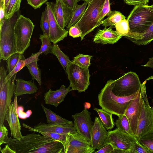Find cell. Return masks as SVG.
<instances>
[{
  "mask_svg": "<svg viewBox=\"0 0 153 153\" xmlns=\"http://www.w3.org/2000/svg\"><path fill=\"white\" fill-rule=\"evenodd\" d=\"M112 81L110 79L107 81L98 94L99 104L105 111L119 117L124 114L127 108L140 90L129 96H117L112 91Z\"/></svg>",
  "mask_w": 153,
  "mask_h": 153,
  "instance_id": "6da1fadb",
  "label": "cell"
},
{
  "mask_svg": "<svg viewBox=\"0 0 153 153\" xmlns=\"http://www.w3.org/2000/svg\"><path fill=\"white\" fill-rule=\"evenodd\" d=\"M127 19L130 31L126 38L144 33L153 23V4L135 5Z\"/></svg>",
  "mask_w": 153,
  "mask_h": 153,
  "instance_id": "7a4b0ae2",
  "label": "cell"
},
{
  "mask_svg": "<svg viewBox=\"0 0 153 153\" xmlns=\"http://www.w3.org/2000/svg\"><path fill=\"white\" fill-rule=\"evenodd\" d=\"M20 10L10 18L5 19L0 25V59L6 60L17 52L14 34L16 22L21 15Z\"/></svg>",
  "mask_w": 153,
  "mask_h": 153,
  "instance_id": "3957f363",
  "label": "cell"
},
{
  "mask_svg": "<svg viewBox=\"0 0 153 153\" xmlns=\"http://www.w3.org/2000/svg\"><path fill=\"white\" fill-rule=\"evenodd\" d=\"M106 0H91L79 20L76 24L82 34V41L84 37L101 24L99 22L100 15Z\"/></svg>",
  "mask_w": 153,
  "mask_h": 153,
  "instance_id": "277c9868",
  "label": "cell"
},
{
  "mask_svg": "<svg viewBox=\"0 0 153 153\" xmlns=\"http://www.w3.org/2000/svg\"><path fill=\"white\" fill-rule=\"evenodd\" d=\"M54 140L33 132L23 136L19 139L8 137L7 144L16 153H31L44 144Z\"/></svg>",
  "mask_w": 153,
  "mask_h": 153,
  "instance_id": "5b68a950",
  "label": "cell"
},
{
  "mask_svg": "<svg viewBox=\"0 0 153 153\" xmlns=\"http://www.w3.org/2000/svg\"><path fill=\"white\" fill-rule=\"evenodd\" d=\"M16 74L7 79V71L3 66L0 68V126L4 125L5 114L11 103L16 86Z\"/></svg>",
  "mask_w": 153,
  "mask_h": 153,
  "instance_id": "8992f818",
  "label": "cell"
},
{
  "mask_svg": "<svg viewBox=\"0 0 153 153\" xmlns=\"http://www.w3.org/2000/svg\"><path fill=\"white\" fill-rule=\"evenodd\" d=\"M141 83L138 75L130 71L116 80H112V91L116 95L128 97L137 92L140 89Z\"/></svg>",
  "mask_w": 153,
  "mask_h": 153,
  "instance_id": "52a82bcc",
  "label": "cell"
},
{
  "mask_svg": "<svg viewBox=\"0 0 153 153\" xmlns=\"http://www.w3.org/2000/svg\"><path fill=\"white\" fill-rule=\"evenodd\" d=\"M34 27L29 18L21 15L18 18L14 27L17 52L24 53L29 46Z\"/></svg>",
  "mask_w": 153,
  "mask_h": 153,
  "instance_id": "ba28073f",
  "label": "cell"
},
{
  "mask_svg": "<svg viewBox=\"0 0 153 153\" xmlns=\"http://www.w3.org/2000/svg\"><path fill=\"white\" fill-rule=\"evenodd\" d=\"M65 71L70 81L68 87L79 92H85L90 84V75L88 69L81 67L71 61Z\"/></svg>",
  "mask_w": 153,
  "mask_h": 153,
  "instance_id": "9c48e42d",
  "label": "cell"
},
{
  "mask_svg": "<svg viewBox=\"0 0 153 153\" xmlns=\"http://www.w3.org/2000/svg\"><path fill=\"white\" fill-rule=\"evenodd\" d=\"M152 134H153V107L148 105L143 99L135 137L138 140L144 136Z\"/></svg>",
  "mask_w": 153,
  "mask_h": 153,
  "instance_id": "30bf717a",
  "label": "cell"
},
{
  "mask_svg": "<svg viewBox=\"0 0 153 153\" xmlns=\"http://www.w3.org/2000/svg\"><path fill=\"white\" fill-rule=\"evenodd\" d=\"M74 126L76 132L85 139L91 143V133L93 125L91 114L85 108L81 112L72 115Z\"/></svg>",
  "mask_w": 153,
  "mask_h": 153,
  "instance_id": "8fae6325",
  "label": "cell"
},
{
  "mask_svg": "<svg viewBox=\"0 0 153 153\" xmlns=\"http://www.w3.org/2000/svg\"><path fill=\"white\" fill-rule=\"evenodd\" d=\"M45 4L49 21V38L53 44H57L67 36L68 31L62 28L57 21L55 13V3L47 2Z\"/></svg>",
  "mask_w": 153,
  "mask_h": 153,
  "instance_id": "7c38bea8",
  "label": "cell"
},
{
  "mask_svg": "<svg viewBox=\"0 0 153 153\" xmlns=\"http://www.w3.org/2000/svg\"><path fill=\"white\" fill-rule=\"evenodd\" d=\"M137 141L135 136L117 128L113 130L108 131L106 144H111L114 149L129 150Z\"/></svg>",
  "mask_w": 153,
  "mask_h": 153,
  "instance_id": "4fadbf2b",
  "label": "cell"
},
{
  "mask_svg": "<svg viewBox=\"0 0 153 153\" xmlns=\"http://www.w3.org/2000/svg\"><path fill=\"white\" fill-rule=\"evenodd\" d=\"M68 138L65 153H92L95 152L91 143L76 132L68 134Z\"/></svg>",
  "mask_w": 153,
  "mask_h": 153,
  "instance_id": "5bb4252c",
  "label": "cell"
},
{
  "mask_svg": "<svg viewBox=\"0 0 153 153\" xmlns=\"http://www.w3.org/2000/svg\"><path fill=\"white\" fill-rule=\"evenodd\" d=\"M143 100L140 89L136 97L127 108L124 114L128 120L132 131L135 137Z\"/></svg>",
  "mask_w": 153,
  "mask_h": 153,
  "instance_id": "9a60e30c",
  "label": "cell"
},
{
  "mask_svg": "<svg viewBox=\"0 0 153 153\" xmlns=\"http://www.w3.org/2000/svg\"><path fill=\"white\" fill-rule=\"evenodd\" d=\"M108 131L99 117H96L91 133V144L94 149L99 150L106 145Z\"/></svg>",
  "mask_w": 153,
  "mask_h": 153,
  "instance_id": "2e32d148",
  "label": "cell"
},
{
  "mask_svg": "<svg viewBox=\"0 0 153 153\" xmlns=\"http://www.w3.org/2000/svg\"><path fill=\"white\" fill-rule=\"evenodd\" d=\"M4 119L8 124L11 137L13 136V138L18 139L22 138L23 136L21 132V126L13 102L11 103L9 107Z\"/></svg>",
  "mask_w": 153,
  "mask_h": 153,
  "instance_id": "e0dca14e",
  "label": "cell"
},
{
  "mask_svg": "<svg viewBox=\"0 0 153 153\" xmlns=\"http://www.w3.org/2000/svg\"><path fill=\"white\" fill-rule=\"evenodd\" d=\"M73 11L62 0H56V16L59 25L62 28L64 29L68 24L71 18Z\"/></svg>",
  "mask_w": 153,
  "mask_h": 153,
  "instance_id": "ac0fdd59",
  "label": "cell"
},
{
  "mask_svg": "<svg viewBox=\"0 0 153 153\" xmlns=\"http://www.w3.org/2000/svg\"><path fill=\"white\" fill-rule=\"evenodd\" d=\"M72 91L71 88H66L64 85H62L59 89L56 91H53L50 89L44 94L45 103L53 105L56 107L64 100L67 94Z\"/></svg>",
  "mask_w": 153,
  "mask_h": 153,
  "instance_id": "d6986e66",
  "label": "cell"
},
{
  "mask_svg": "<svg viewBox=\"0 0 153 153\" xmlns=\"http://www.w3.org/2000/svg\"><path fill=\"white\" fill-rule=\"evenodd\" d=\"M113 26H110L107 28L105 27L103 30L99 29L93 39L95 43L102 44H114L116 43L122 36L118 34L116 31L112 29Z\"/></svg>",
  "mask_w": 153,
  "mask_h": 153,
  "instance_id": "ffe728a7",
  "label": "cell"
},
{
  "mask_svg": "<svg viewBox=\"0 0 153 153\" xmlns=\"http://www.w3.org/2000/svg\"><path fill=\"white\" fill-rule=\"evenodd\" d=\"M39 131H48L61 134H67L69 133L76 132L74 123L68 126H62L51 123L46 124L40 123L34 128Z\"/></svg>",
  "mask_w": 153,
  "mask_h": 153,
  "instance_id": "44dd1931",
  "label": "cell"
},
{
  "mask_svg": "<svg viewBox=\"0 0 153 153\" xmlns=\"http://www.w3.org/2000/svg\"><path fill=\"white\" fill-rule=\"evenodd\" d=\"M16 84L14 95L19 96L24 94H32L36 93L38 88L34 82L31 80L25 81L18 78L16 79Z\"/></svg>",
  "mask_w": 153,
  "mask_h": 153,
  "instance_id": "7402d4cb",
  "label": "cell"
},
{
  "mask_svg": "<svg viewBox=\"0 0 153 153\" xmlns=\"http://www.w3.org/2000/svg\"><path fill=\"white\" fill-rule=\"evenodd\" d=\"M31 153H65L64 147L60 142L54 140L44 144Z\"/></svg>",
  "mask_w": 153,
  "mask_h": 153,
  "instance_id": "603a6c76",
  "label": "cell"
},
{
  "mask_svg": "<svg viewBox=\"0 0 153 153\" xmlns=\"http://www.w3.org/2000/svg\"><path fill=\"white\" fill-rule=\"evenodd\" d=\"M22 125L23 127L28 129L29 131L38 132L45 137L60 142L63 145L65 150L68 138V134H61L51 132L42 131L37 130L25 123H23Z\"/></svg>",
  "mask_w": 153,
  "mask_h": 153,
  "instance_id": "cb8c5ba5",
  "label": "cell"
},
{
  "mask_svg": "<svg viewBox=\"0 0 153 153\" xmlns=\"http://www.w3.org/2000/svg\"><path fill=\"white\" fill-rule=\"evenodd\" d=\"M43 110L46 117L48 123H51L62 126H68L73 124V122L64 118L52 111L49 108L41 104Z\"/></svg>",
  "mask_w": 153,
  "mask_h": 153,
  "instance_id": "d4e9b609",
  "label": "cell"
},
{
  "mask_svg": "<svg viewBox=\"0 0 153 153\" xmlns=\"http://www.w3.org/2000/svg\"><path fill=\"white\" fill-rule=\"evenodd\" d=\"M127 39L138 45L148 44L153 40V23L144 33L133 36Z\"/></svg>",
  "mask_w": 153,
  "mask_h": 153,
  "instance_id": "484cf974",
  "label": "cell"
},
{
  "mask_svg": "<svg viewBox=\"0 0 153 153\" xmlns=\"http://www.w3.org/2000/svg\"><path fill=\"white\" fill-rule=\"evenodd\" d=\"M94 110L97 112L102 124L107 130L112 129L115 125L114 119L112 117V114L104 109L94 108Z\"/></svg>",
  "mask_w": 153,
  "mask_h": 153,
  "instance_id": "4316f807",
  "label": "cell"
},
{
  "mask_svg": "<svg viewBox=\"0 0 153 153\" xmlns=\"http://www.w3.org/2000/svg\"><path fill=\"white\" fill-rule=\"evenodd\" d=\"M88 3L84 2L81 5L77 4L73 10L71 20L67 26V30H68L72 26L76 24L80 19L88 5Z\"/></svg>",
  "mask_w": 153,
  "mask_h": 153,
  "instance_id": "83f0119b",
  "label": "cell"
},
{
  "mask_svg": "<svg viewBox=\"0 0 153 153\" xmlns=\"http://www.w3.org/2000/svg\"><path fill=\"white\" fill-rule=\"evenodd\" d=\"M107 17L102 21V25L105 27L108 26H114L122 20L126 19V17L120 12L116 10L111 11Z\"/></svg>",
  "mask_w": 153,
  "mask_h": 153,
  "instance_id": "f1b7e54d",
  "label": "cell"
},
{
  "mask_svg": "<svg viewBox=\"0 0 153 153\" xmlns=\"http://www.w3.org/2000/svg\"><path fill=\"white\" fill-rule=\"evenodd\" d=\"M50 53L56 56L63 68L65 71L68 65L71 61L68 56L61 50L57 44H53Z\"/></svg>",
  "mask_w": 153,
  "mask_h": 153,
  "instance_id": "f546056e",
  "label": "cell"
},
{
  "mask_svg": "<svg viewBox=\"0 0 153 153\" xmlns=\"http://www.w3.org/2000/svg\"><path fill=\"white\" fill-rule=\"evenodd\" d=\"M115 124L117 128L122 131L134 136L132 131L128 120L124 114L118 117V119L115 121Z\"/></svg>",
  "mask_w": 153,
  "mask_h": 153,
  "instance_id": "4dcf8cb0",
  "label": "cell"
},
{
  "mask_svg": "<svg viewBox=\"0 0 153 153\" xmlns=\"http://www.w3.org/2000/svg\"><path fill=\"white\" fill-rule=\"evenodd\" d=\"M37 60L33 61L27 64L29 73L32 77L33 79H35L39 85L42 84L41 71L37 64Z\"/></svg>",
  "mask_w": 153,
  "mask_h": 153,
  "instance_id": "1f68e13d",
  "label": "cell"
},
{
  "mask_svg": "<svg viewBox=\"0 0 153 153\" xmlns=\"http://www.w3.org/2000/svg\"><path fill=\"white\" fill-rule=\"evenodd\" d=\"M22 0H10L7 6L4 9L5 19L10 18L16 12L19 10Z\"/></svg>",
  "mask_w": 153,
  "mask_h": 153,
  "instance_id": "d6a6232c",
  "label": "cell"
},
{
  "mask_svg": "<svg viewBox=\"0 0 153 153\" xmlns=\"http://www.w3.org/2000/svg\"><path fill=\"white\" fill-rule=\"evenodd\" d=\"M92 57V56L79 53L74 57L72 62L81 67L88 69L90 65V60Z\"/></svg>",
  "mask_w": 153,
  "mask_h": 153,
  "instance_id": "836d02e7",
  "label": "cell"
},
{
  "mask_svg": "<svg viewBox=\"0 0 153 153\" xmlns=\"http://www.w3.org/2000/svg\"><path fill=\"white\" fill-rule=\"evenodd\" d=\"M39 38L42 44L41 48L38 52L40 55L43 53L45 55L48 54L52 47L49 36L45 34H41L39 35Z\"/></svg>",
  "mask_w": 153,
  "mask_h": 153,
  "instance_id": "e575fe53",
  "label": "cell"
},
{
  "mask_svg": "<svg viewBox=\"0 0 153 153\" xmlns=\"http://www.w3.org/2000/svg\"><path fill=\"white\" fill-rule=\"evenodd\" d=\"M24 53L16 52L10 56L6 60L7 72L10 74L13 70Z\"/></svg>",
  "mask_w": 153,
  "mask_h": 153,
  "instance_id": "d590c367",
  "label": "cell"
},
{
  "mask_svg": "<svg viewBox=\"0 0 153 153\" xmlns=\"http://www.w3.org/2000/svg\"><path fill=\"white\" fill-rule=\"evenodd\" d=\"M40 26L43 32V34L46 35L49 37L50 27L47 6L42 14Z\"/></svg>",
  "mask_w": 153,
  "mask_h": 153,
  "instance_id": "8d00e7d4",
  "label": "cell"
},
{
  "mask_svg": "<svg viewBox=\"0 0 153 153\" xmlns=\"http://www.w3.org/2000/svg\"><path fill=\"white\" fill-rule=\"evenodd\" d=\"M116 31L120 35L126 36L130 31L129 24L127 19L122 20L114 25Z\"/></svg>",
  "mask_w": 153,
  "mask_h": 153,
  "instance_id": "74e56055",
  "label": "cell"
},
{
  "mask_svg": "<svg viewBox=\"0 0 153 153\" xmlns=\"http://www.w3.org/2000/svg\"><path fill=\"white\" fill-rule=\"evenodd\" d=\"M141 144L153 153V134L144 136L138 140Z\"/></svg>",
  "mask_w": 153,
  "mask_h": 153,
  "instance_id": "f35d334b",
  "label": "cell"
},
{
  "mask_svg": "<svg viewBox=\"0 0 153 153\" xmlns=\"http://www.w3.org/2000/svg\"><path fill=\"white\" fill-rule=\"evenodd\" d=\"M25 59L23 54L13 71L7 75L6 78L7 79H10L13 75L16 74L18 72L22 69L24 67L26 66V63L25 61Z\"/></svg>",
  "mask_w": 153,
  "mask_h": 153,
  "instance_id": "ab89813d",
  "label": "cell"
},
{
  "mask_svg": "<svg viewBox=\"0 0 153 153\" xmlns=\"http://www.w3.org/2000/svg\"><path fill=\"white\" fill-rule=\"evenodd\" d=\"M130 153H151L146 147L140 143L138 141L129 150Z\"/></svg>",
  "mask_w": 153,
  "mask_h": 153,
  "instance_id": "60d3db41",
  "label": "cell"
},
{
  "mask_svg": "<svg viewBox=\"0 0 153 153\" xmlns=\"http://www.w3.org/2000/svg\"><path fill=\"white\" fill-rule=\"evenodd\" d=\"M109 0H106L101 10L99 19V22L102 24V21L104 20V17L108 16L111 12Z\"/></svg>",
  "mask_w": 153,
  "mask_h": 153,
  "instance_id": "b9f144b4",
  "label": "cell"
},
{
  "mask_svg": "<svg viewBox=\"0 0 153 153\" xmlns=\"http://www.w3.org/2000/svg\"><path fill=\"white\" fill-rule=\"evenodd\" d=\"M68 33L69 35L74 38L81 37L82 34L81 30L76 24L70 27L69 29Z\"/></svg>",
  "mask_w": 153,
  "mask_h": 153,
  "instance_id": "7bdbcfd3",
  "label": "cell"
},
{
  "mask_svg": "<svg viewBox=\"0 0 153 153\" xmlns=\"http://www.w3.org/2000/svg\"><path fill=\"white\" fill-rule=\"evenodd\" d=\"M8 131L4 126H0V146L3 144H7Z\"/></svg>",
  "mask_w": 153,
  "mask_h": 153,
  "instance_id": "ee69618b",
  "label": "cell"
},
{
  "mask_svg": "<svg viewBox=\"0 0 153 153\" xmlns=\"http://www.w3.org/2000/svg\"><path fill=\"white\" fill-rule=\"evenodd\" d=\"M19 117L21 119H25L29 117L32 114L31 110H28L26 112L24 111V107L22 106H19L18 107L16 111Z\"/></svg>",
  "mask_w": 153,
  "mask_h": 153,
  "instance_id": "f6af8a7d",
  "label": "cell"
},
{
  "mask_svg": "<svg viewBox=\"0 0 153 153\" xmlns=\"http://www.w3.org/2000/svg\"><path fill=\"white\" fill-rule=\"evenodd\" d=\"M48 0H27V3L35 9L40 8L44 4H45Z\"/></svg>",
  "mask_w": 153,
  "mask_h": 153,
  "instance_id": "bcb514c9",
  "label": "cell"
},
{
  "mask_svg": "<svg viewBox=\"0 0 153 153\" xmlns=\"http://www.w3.org/2000/svg\"><path fill=\"white\" fill-rule=\"evenodd\" d=\"M124 2L129 5H136L139 4L147 5L149 0H123Z\"/></svg>",
  "mask_w": 153,
  "mask_h": 153,
  "instance_id": "7dc6e473",
  "label": "cell"
},
{
  "mask_svg": "<svg viewBox=\"0 0 153 153\" xmlns=\"http://www.w3.org/2000/svg\"><path fill=\"white\" fill-rule=\"evenodd\" d=\"M113 146L110 143H108L99 149L94 152L95 153H112L114 150Z\"/></svg>",
  "mask_w": 153,
  "mask_h": 153,
  "instance_id": "c3c4849f",
  "label": "cell"
},
{
  "mask_svg": "<svg viewBox=\"0 0 153 153\" xmlns=\"http://www.w3.org/2000/svg\"><path fill=\"white\" fill-rule=\"evenodd\" d=\"M146 81L145 80L141 84L140 92L142 97L145 102L148 105L150 106L148 101V100L146 93Z\"/></svg>",
  "mask_w": 153,
  "mask_h": 153,
  "instance_id": "681fc988",
  "label": "cell"
},
{
  "mask_svg": "<svg viewBox=\"0 0 153 153\" xmlns=\"http://www.w3.org/2000/svg\"><path fill=\"white\" fill-rule=\"evenodd\" d=\"M64 3L68 7L73 10L78 4V3L81 0H62Z\"/></svg>",
  "mask_w": 153,
  "mask_h": 153,
  "instance_id": "f907efd6",
  "label": "cell"
},
{
  "mask_svg": "<svg viewBox=\"0 0 153 153\" xmlns=\"http://www.w3.org/2000/svg\"><path fill=\"white\" fill-rule=\"evenodd\" d=\"M5 19L4 3L0 2V25L2 24Z\"/></svg>",
  "mask_w": 153,
  "mask_h": 153,
  "instance_id": "816d5d0a",
  "label": "cell"
},
{
  "mask_svg": "<svg viewBox=\"0 0 153 153\" xmlns=\"http://www.w3.org/2000/svg\"><path fill=\"white\" fill-rule=\"evenodd\" d=\"M2 153H16V152L12 149L8 144L5 146L4 147L0 150Z\"/></svg>",
  "mask_w": 153,
  "mask_h": 153,
  "instance_id": "f5cc1de1",
  "label": "cell"
},
{
  "mask_svg": "<svg viewBox=\"0 0 153 153\" xmlns=\"http://www.w3.org/2000/svg\"><path fill=\"white\" fill-rule=\"evenodd\" d=\"M141 66L144 67L153 68V57L149 58L148 61L146 64Z\"/></svg>",
  "mask_w": 153,
  "mask_h": 153,
  "instance_id": "db71d44e",
  "label": "cell"
},
{
  "mask_svg": "<svg viewBox=\"0 0 153 153\" xmlns=\"http://www.w3.org/2000/svg\"><path fill=\"white\" fill-rule=\"evenodd\" d=\"M112 153H130L129 150L114 148Z\"/></svg>",
  "mask_w": 153,
  "mask_h": 153,
  "instance_id": "11a10c76",
  "label": "cell"
},
{
  "mask_svg": "<svg viewBox=\"0 0 153 153\" xmlns=\"http://www.w3.org/2000/svg\"><path fill=\"white\" fill-rule=\"evenodd\" d=\"M17 97L16 96H15L14 101L13 102L14 105V106L16 110L17 111L18 108V104H17Z\"/></svg>",
  "mask_w": 153,
  "mask_h": 153,
  "instance_id": "9f6ffc18",
  "label": "cell"
},
{
  "mask_svg": "<svg viewBox=\"0 0 153 153\" xmlns=\"http://www.w3.org/2000/svg\"><path fill=\"white\" fill-rule=\"evenodd\" d=\"M10 0H4V9L7 6Z\"/></svg>",
  "mask_w": 153,
  "mask_h": 153,
  "instance_id": "6f0895ef",
  "label": "cell"
},
{
  "mask_svg": "<svg viewBox=\"0 0 153 153\" xmlns=\"http://www.w3.org/2000/svg\"><path fill=\"white\" fill-rule=\"evenodd\" d=\"M153 79V75L149 77L147 79H146V81L149 80L150 79Z\"/></svg>",
  "mask_w": 153,
  "mask_h": 153,
  "instance_id": "680465c9",
  "label": "cell"
},
{
  "mask_svg": "<svg viewBox=\"0 0 153 153\" xmlns=\"http://www.w3.org/2000/svg\"><path fill=\"white\" fill-rule=\"evenodd\" d=\"M81 0L84 1V2H86L88 3V4L91 0Z\"/></svg>",
  "mask_w": 153,
  "mask_h": 153,
  "instance_id": "91938a15",
  "label": "cell"
},
{
  "mask_svg": "<svg viewBox=\"0 0 153 153\" xmlns=\"http://www.w3.org/2000/svg\"><path fill=\"white\" fill-rule=\"evenodd\" d=\"M0 2H3L4 3V0H0Z\"/></svg>",
  "mask_w": 153,
  "mask_h": 153,
  "instance_id": "94428289",
  "label": "cell"
},
{
  "mask_svg": "<svg viewBox=\"0 0 153 153\" xmlns=\"http://www.w3.org/2000/svg\"><path fill=\"white\" fill-rule=\"evenodd\" d=\"M152 100H153V99H152Z\"/></svg>",
  "mask_w": 153,
  "mask_h": 153,
  "instance_id": "6125c7cd",
  "label": "cell"
},
{
  "mask_svg": "<svg viewBox=\"0 0 153 153\" xmlns=\"http://www.w3.org/2000/svg\"><path fill=\"white\" fill-rule=\"evenodd\" d=\"M152 0L153 1V0Z\"/></svg>",
  "mask_w": 153,
  "mask_h": 153,
  "instance_id": "be15d7a7",
  "label": "cell"
},
{
  "mask_svg": "<svg viewBox=\"0 0 153 153\" xmlns=\"http://www.w3.org/2000/svg\"></svg>",
  "mask_w": 153,
  "mask_h": 153,
  "instance_id": "e7e4bbea",
  "label": "cell"
}]
</instances>
